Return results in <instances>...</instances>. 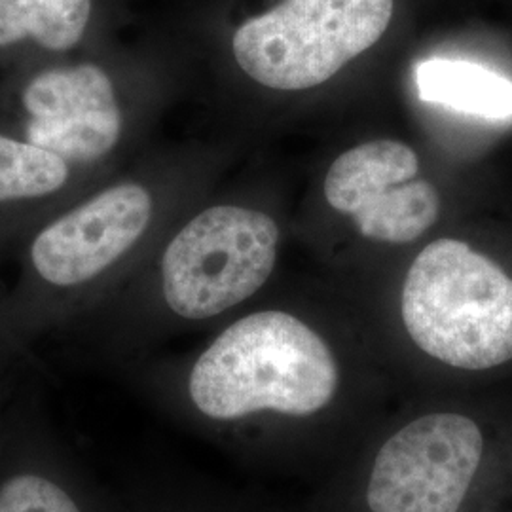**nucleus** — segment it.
I'll use <instances>...</instances> for the list:
<instances>
[{"mask_svg":"<svg viewBox=\"0 0 512 512\" xmlns=\"http://www.w3.org/2000/svg\"><path fill=\"white\" fill-rule=\"evenodd\" d=\"M338 363L327 342L285 311H258L222 330L186 378L190 406L209 421L256 412L306 418L334 399Z\"/></svg>","mask_w":512,"mask_h":512,"instance_id":"1","label":"nucleus"},{"mask_svg":"<svg viewBox=\"0 0 512 512\" xmlns=\"http://www.w3.org/2000/svg\"><path fill=\"white\" fill-rule=\"evenodd\" d=\"M414 344L444 365L488 370L512 359V279L458 239L429 243L401 300Z\"/></svg>","mask_w":512,"mask_h":512,"instance_id":"2","label":"nucleus"},{"mask_svg":"<svg viewBox=\"0 0 512 512\" xmlns=\"http://www.w3.org/2000/svg\"><path fill=\"white\" fill-rule=\"evenodd\" d=\"M395 0H283L232 40L241 71L272 90L325 84L384 37Z\"/></svg>","mask_w":512,"mask_h":512,"instance_id":"3","label":"nucleus"},{"mask_svg":"<svg viewBox=\"0 0 512 512\" xmlns=\"http://www.w3.org/2000/svg\"><path fill=\"white\" fill-rule=\"evenodd\" d=\"M277 243V224L260 211L238 205L205 209L165 249L167 308L188 321L236 308L274 272Z\"/></svg>","mask_w":512,"mask_h":512,"instance_id":"4","label":"nucleus"},{"mask_svg":"<svg viewBox=\"0 0 512 512\" xmlns=\"http://www.w3.org/2000/svg\"><path fill=\"white\" fill-rule=\"evenodd\" d=\"M484 454L475 420L439 412L410 421L380 448L366 488L372 512H458Z\"/></svg>","mask_w":512,"mask_h":512,"instance_id":"5","label":"nucleus"},{"mask_svg":"<svg viewBox=\"0 0 512 512\" xmlns=\"http://www.w3.org/2000/svg\"><path fill=\"white\" fill-rule=\"evenodd\" d=\"M418 154L401 141L380 139L351 148L330 165L325 198L349 215L361 236L380 243H410L440 215L439 192L418 179Z\"/></svg>","mask_w":512,"mask_h":512,"instance_id":"6","label":"nucleus"},{"mask_svg":"<svg viewBox=\"0 0 512 512\" xmlns=\"http://www.w3.org/2000/svg\"><path fill=\"white\" fill-rule=\"evenodd\" d=\"M150 217L152 198L143 186H112L38 234L33 270L55 291L92 285L145 234Z\"/></svg>","mask_w":512,"mask_h":512,"instance_id":"7","label":"nucleus"},{"mask_svg":"<svg viewBox=\"0 0 512 512\" xmlns=\"http://www.w3.org/2000/svg\"><path fill=\"white\" fill-rule=\"evenodd\" d=\"M27 141L63 158L90 164L107 156L122 133V112L109 74L84 63L38 74L23 92Z\"/></svg>","mask_w":512,"mask_h":512,"instance_id":"8","label":"nucleus"},{"mask_svg":"<svg viewBox=\"0 0 512 512\" xmlns=\"http://www.w3.org/2000/svg\"><path fill=\"white\" fill-rule=\"evenodd\" d=\"M0 512H110L42 421L21 403L0 467Z\"/></svg>","mask_w":512,"mask_h":512,"instance_id":"9","label":"nucleus"},{"mask_svg":"<svg viewBox=\"0 0 512 512\" xmlns=\"http://www.w3.org/2000/svg\"><path fill=\"white\" fill-rule=\"evenodd\" d=\"M421 101L486 120H511L512 82L503 74L463 59L433 57L416 67Z\"/></svg>","mask_w":512,"mask_h":512,"instance_id":"10","label":"nucleus"},{"mask_svg":"<svg viewBox=\"0 0 512 512\" xmlns=\"http://www.w3.org/2000/svg\"><path fill=\"white\" fill-rule=\"evenodd\" d=\"M92 16V0H0V46L37 40L63 52L78 44Z\"/></svg>","mask_w":512,"mask_h":512,"instance_id":"11","label":"nucleus"},{"mask_svg":"<svg viewBox=\"0 0 512 512\" xmlns=\"http://www.w3.org/2000/svg\"><path fill=\"white\" fill-rule=\"evenodd\" d=\"M69 179V165L54 152L0 135V202L54 194Z\"/></svg>","mask_w":512,"mask_h":512,"instance_id":"12","label":"nucleus"},{"mask_svg":"<svg viewBox=\"0 0 512 512\" xmlns=\"http://www.w3.org/2000/svg\"><path fill=\"white\" fill-rule=\"evenodd\" d=\"M19 406L21 403H14V397L8 393V389H4V385H0V467H2V459L6 454L12 425L18 416Z\"/></svg>","mask_w":512,"mask_h":512,"instance_id":"13","label":"nucleus"}]
</instances>
